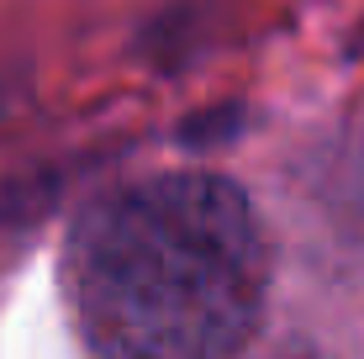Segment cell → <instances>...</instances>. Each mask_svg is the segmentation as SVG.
<instances>
[{
    "mask_svg": "<svg viewBox=\"0 0 364 359\" xmlns=\"http://www.w3.org/2000/svg\"><path fill=\"white\" fill-rule=\"evenodd\" d=\"M58 275L90 359H232L264 317L269 243L232 180L169 169L100 191Z\"/></svg>",
    "mask_w": 364,
    "mask_h": 359,
    "instance_id": "obj_1",
    "label": "cell"
},
{
    "mask_svg": "<svg viewBox=\"0 0 364 359\" xmlns=\"http://www.w3.org/2000/svg\"><path fill=\"white\" fill-rule=\"evenodd\" d=\"M280 359H322V354H280Z\"/></svg>",
    "mask_w": 364,
    "mask_h": 359,
    "instance_id": "obj_2",
    "label": "cell"
}]
</instances>
